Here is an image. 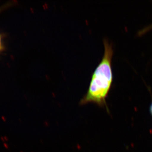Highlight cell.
<instances>
[{
	"label": "cell",
	"instance_id": "7a4b0ae2",
	"mask_svg": "<svg viewBox=\"0 0 152 152\" xmlns=\"http://www.w3.org/2000/svg\"><path fill=\"white\" fill-rule=\"evenodd\" d=\"M152 28V25L151 26H150L149 27H148L146 29H145V30H143V31H144V32H145L146 31H148V30H149V29H150Z\"/></svg>",
	"mask_w": 152,
	"mask_h": 152
},
{
	"label": "cell",
	"instance_id": "3957f363",
	"mask_svg": "<svg viewBox=\"0 0 152 152\" xmlns=\"http://www.w3.org/2000/svg\"><path fill=\"white\" fill-rule=\"evenodd\" d=\"M1 37H0V49H1Z\"/></svg>",
	"mask_w": 152,
	"mask_h": 152
},
{
	"label": "cell",
	"instance_id": "6da1fadb",
	"mask_svg": "<svg viewBox=\"0 0 152 152\" xmlns=\"http://www.w3.org/2000/svg\"><path fill=\"white\" fill-rule=\"evenodd\" d=\"M104 52L102 59L92 75L88 89L80 102L81 105L94 103L100 107L106 106V99L113 80L112 60L113 50L112 44L104 39Z\"/></svg>",
	"mask_w": 152,
	"mask_h": 152
}]
</instances>
